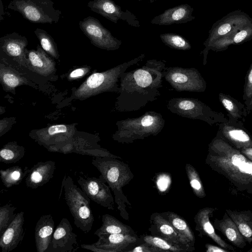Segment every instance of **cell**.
I'll list each match as a JSON object with an SVG mask.
<instances>
[{
	"label": "cell",
	"instance_id": "obj_39",
	"mask_svg": "<svg viewBox=\"0 0 252 252\" xmlns=\"http://www.w3.org/2000/svg\"><path fill=\"white\" fill-rule=\"evenodd\" d=\"M90 69L87 67L78 68L71 71L68 75L69 80H74L85 75Z\"/></svg>",
	"mask_w": 252,
	"mask_h": 252
},
{
	"label": "cell",
	"instance_id": "obj_2",
	"mask_svg": "<svg viewBox=\"0 0 252 252\" xmlns=\"http://www.w3.org/2000/svg\"><path fill=\"white\" fill-rule=\"evenodd\" d=\"M92 163L100 172L113 192L120 215L128 220V214L126 207L131 206V204L123 193L122 188L134 177L128 165L117 158L108 157H94Z\"/></svg>",
	"mask_w": 252,
	"mask_h": 252
},
{
	"label": "cell",
	"instance_id": "obj_13",
	"mask_svg": "<svg viewBox=\"0 0 252 252\" xmlns=\"http://www.w3.org/2000/svg\"><path fill=\"white\" fill-rule=\"evenodd\" d=\"M137 235L114 233L101 235L98 240L92 244L81 245L82 248L94 252H124L129 245L137 242Z\"/></svg>",
	"mask_w": 252,
	"mask_h": 252
},
{
	"label": "cell",
	"instance_id": "obj_23",
	"mask_svg": "<svg viewBox=\"0 0 252 252\" xmlns=\"http://www.w3.org/2000/svg\"><path fill=\"white\" fill-rule=\"evenodd\" d=\"M26 52L27 63L34 72L47 76L55 71V62L40 46L36 50L26 49Z\"/></svg>",
	"mask_w": 252,
	"mask_h": 252
},
{
	"label": "cell",
	"instance_id": "obj_12",
	"mask_svg": "<svg viewBox=\"0 0 252 252\" xmlns=\"http://www.w3.org/2000/svg\"><path fill=\"white\" fill-rule=\"evenodd\" d=\"M87 6L93 11L115 24L122 20L131 26L137 28L140 27L139 22L135 15L128 10L123 11L122 8L112 0H93L90 1Z\"/></svg>",
	"mask_w": 252,
	"mask_h": 252
},
{
	"label": "cell",
	"instance_id": "obj_7",
	"mask_svg": "<svg viewBox=\"0 0 252 252\" xmlns=\"http://www.w3.org/2000/svg\"><path fill=\"white\" fill-rule=\"evenodd\" d=\"M54 4L52 0H11L7 8L32 23L52 24L58 23L62 14Z\"/></svg>",
	"mask_w": 252,
	"mask_h": 252
},
{
	"label": "cell",
	"instance_id": "obj_18",
	"mask_svg": "<svg viewBox=\"0 0 252 252\" xmlns=\"http://www.w3.org/2000/svg\"><path fill=\"white\" fill-rule=\"evenodd\" d=\"M28 43L25 36L15 32L0 38L1 51L22 65H24L27 62L26 47Z\"/></svg>",
	"mask_w": 252,
	"mask_h": 252
},
{
	"label": "cell",
	"instance_id": "obj_25",
	"mask_svg": "<svg viewBox=\"0 0 252 252\" xmlns=\"http://www.w3.org/2000/svg\"><path fill=\"white\" fill-rule=\"evenodd\" d=\"M102 225L94 232V234L99 237L101 235L123 233L137 235L136 233L129 225H127L109 214L102 216Z\"/></svg>",
	"mask_w": 252,
	"mask_h": 252
},
{
	"label": "cell",
	"instance_id": "obj_42",
	"mask_svg": "<svg viewBox=\"0 0 252 252\" xmlns=\"http://www.w3.org/2000/svg\"><path fill=\"white\" fill-rule=\"evenodd\" d=\"M207 252H225L222 249H221L218 247H215L213 246H207V249L206 250Z\"/></svg>",
	"mask_w": 252,
	"mask_h": 252
},
{
	"label": "cell",
	"instance_id": "obj_19",
	"mask_svg": "<svg viewBox=\"0 0 252 252\" xmlns=\"http://www.w3.org/2000/svg\"><path fill=\"white\" fill-rule=\"evenodd\" d=\"M24 212L17 213L13 220L0 235V247L2 252L14 250L24 238Z\"/></svg>",
	"mask_w": 252,
	"mask_h": 252
},
{
	"label": "cell",
	"instance_id": "obj_36",
	"mask_svg": "<svg viewBox=\"0 0 252 252\" xmlns=\"http://www.w3.org/2000/svg\"><path fill=\"white\" fill-rule=\"evenodd\" d=\"M252 96V63L248 70L245 77L243 99L244 101L249 99Z\"/></svg>",
	"mask_w": 252,
	"mask_h": 252
},
{
	"label": "cell",
	"instance_id": "obj_31",
	"mask_svg": "<svg viewBox=\"0 0 252 252\" xmlns=\"http://www.w3.org/2000/svg\"><path fill=\"white\" fill-rule=\"evenodd\" d=\"M25 152L24 147L17 142H9L0 150V161L6 164L17 162L24 157Z\"/></svg>",
	"mask_w": 252,
	"mask_h": 252
},
{
	"label": "cell",
	"instance_id": "obj_28",
	"mask_svg": "<svg viewBox=\"0 0 252 252\" xmlns=\"http://www.w3.org/2000/svg\"><path fill=\"white\" fill-rule=\"evenodd\" d=\"M140 239L142 242L160 249L163 252H187L194 250V247L179 245L156 235H143L141 236Z\"/></svg>",
	"mask_w": 252,
	"mask_h": 252
},
{
	"label": "cell",
	"instance_id": "obj_40",
	"mask_svg": "<svg viewBox=\"0 0 252 252\" xmlns=\"http://www.w3.org/2000/svg\"><path fill=\"white\" fill-rule=\"evenodd\" d=\"M238 228L241 233L244 236L251 237L252 236V230L247 224L240 223L238 225Z\"/></svg>",
	"mask_w": 252,
	"mask_h": 252
},
{
	"label": "cell",
	"instance_id": "obj_1",
	"mask_svg": "<svg viewBox=\"0 0 252 252\" xmlns=\"http://www.w3.org/2000/svg\"><path fill=\"white\" fill-rule=\"evenodd\" d=\"M166 62L162 60H149L139 68L123 73L115 104L117 110L135 111L156 100L160 95L159 89L162 87Z\"/></svg>",
	"mask_w": 252,
	"mask_h": 252
},
{
	"label": "cell",
	"instance_id": "obj_17",
	"mask_svg": "<svg viewBox=\"0 0 252 252\" xmlns=\"http://www.w3.org/2000/svg\"><path fill=\"white\" fill-rule=\"evenodd\" d=\"M151 227L149 230L152 235L161 237L173 243L189 247L188 241L181 235L172 224L160 213H154L150 217Z\"/></svg>",
	"mask_w": 252,
	"mask_h": 252
},
{
	"label": "cell",
	"instance_id": "obj_20",
	"mask_svg": "<svg viewBox=\"0 0 252 252\" xmlns=\"http://www.w3.org/2000/svg\"><path fill=\"white\" fill-rule=\"evenodd\" d=\"M252 39V22L242 29L236 31L230 34L215 41L206 50H203V64L207 63L209 51L220 52L226 50L230 45L244 43Z\"/></svg>",
	"mask_w": 252,
	"mask_h": 252
},
{
	"label": "cell",
	"instance_id": "obj_37",
	"mask_svg": "<svg viewBox=\"0 0 252 252\" xmlns=\"http://www.w3.org/2000/svg\"><path fill=\"white\" fill-rule=\"evenodd\" d=\"M128 252H162L160 249L154 247L146 243L143 242L132 249L126 250Z\"/></svg>",
	"mask_w": 252,
	"mask_h": 252
},
{
	"label": "cell",
	"instance_id": "obj_8",
	"mask_svg": "<svg viewBox=\"0 0 252 252\" xmlns=\"http://www.w3.org/2000/svg\"><path fill=\"white\" fill-rule=\"evenodd\" d=\"M163 75L166 82L177 92L202 93L206 89V81L193 67H165Z\"/></svg>",
	"mask_w": 252,
	"mask_h": 252
},
{
	"label": "cell",
	"instance_id": "obj_44",
	"mask_svg": "<svg viewBox=\"0 0 252 252\" xmlns=\"http://www.w3.org/2000/svg\"><path fill=\"white\" fill-rule=\"evenodd\" d=\"M158 0H150V2L151 3H153V2L157 1Z\"/></svg>",
	"mask_w": 252,
	"mask_h": 252
},
{
	"label": "cell",
	"instance_id": "obj_16",
	"mask_svg": "<svg viewBox=\"0 0 252 252\" xmlns=\"http://www.w3.org/2000/svg\"><path fill=\"white\" fill-rule=\"evenodd\" d=\"M228 117L226 122L218 125L220 134L239 148L252 147V137L243 122Z\"/></svg>",
	"mask_w": 252,
	"mask_h": 252
},
{
	"label": "cell",
	"instance_id": "obj_26",
	"mask_svg": "<svg viewBox=\"0 0 252 252\" xmlns=\"http://www.w3.org/2000/svg\"><path fill=\"white\" fill-rule=\"evenodd\" d=\"M220 102L227 111V116L236 120L245 122L250 113L245 104L231 95L220 93L219 94Z\"/></svg>",
	"mask_w": 252,
	"mask_h": 252
},
{
	"label": "cell",
	"instance_id": "obj_32",
	"mask_svg": "<svg viewBox=\"0 0 252 252\" xmlns=\"http://www.w3.org/2000/svg\"><path fill=\"white\" fill-rule=\"evenodd\" d=\"M162 42L170 48L179 50H189L191 46L189 41L181 35L173 33L160 34Z\"/></svg>",
	"mask_w": 252,
	"mask_h": 252
},
{
	"label": "cell",
	"instance_id": "obj_5",
	"mask_svg": "<svg viewBox=\"0 0 252 252\" xmlns=\"http://www.w3.org/2000/svg\"><path fill=\"white\" fill-rule=\"evenodd\" d=\"M64 199L73 217L76 227L85 233L92 229L94 218L90 207L91 199L65 175L62 182Z\"/></svg>",
	"mask_w": 252,
	"mask_h": 252
},
{
	"label": "cell",
	"instance_id": "obj_22",
	"mask_svg": "<svg viewBox=\"0 0 252 252\" xmlns=\"http://www.w3.org/2000/svg\"><path fill=\"white\" fill-rule=\"evenodd\" d=\"M56 168V162L53 160L38 162L29 169L25 178L26 186L36 189L44 185L53 177Z\"/></svg>",
	"mask_w": 252,
	"mask_h": 252
},
{
	"label": "cell",
	"instance_id": "obj_11",
	"mask_svg": "<svg viewBox=\"0 0 252 252\" xmlns=\"http://www.w3.org/2000/svg\"><path fill=\"white\" fill-rule=\"evenodd\" d=\"M77 182L91 200L108 209H114L111 189L101 175L97 178L79 176Z\"/></svg>",
	"mask_w": 252,
	"mask_h": 252
},
{
	"label": "cell",
	"instance_id": "obj_29",
	"mask_svg": "<svg viewBox=\"0 0 252 252\" xmlns=\"http://www.w3.org/2000/svg\"><path fill=\"white\" fill-rule=\"evenodd\" d=\"M0 80L3 90L6 92H14L19 86L27 84V80L16 71L2 65L0 70Z\"/></svg>",
	"mask_w": 252,
	"mask_h": 252
},
{
	"label": "cell",
	"instance_id": "obj_14",
	"mask_svg": "<svg viewBox=\"0 0 252 252\" xmlns=\"http://www.w3.org/2000/svg\"><path fill=\"white\" fill-rule=\"evenodd\" d=\"M74 134V128L71 126L58 124L36 130L32 135V138L39 144L47 149L70 142Z\"/></svg>",
	"mask_w": 252,
	"mask_h": 252
},
{
	"label": "cell",
	"instance_id": "obj_38",
	"mask_svg": "<svg viewBox=\"0 0 252 252\" xmlns=\"http://www.w3.org/2000/svg\"><path fill=\"white\" fill-rule=\"evenodd\" d=\"M171 183L170 178L167 174H162L159 175L157 180V185L158 189L163 192L167 189Z\"/></svg>",
	"mask_w": 252,
	"mask_h": 252
},
{
	"label": "cell",
	"instance_id": "obj_24",
	"mask_svg": "<svg viewBox=\"0 0 252 252\" xmlns=\"http://www.w3.org/2000/svg\"><path fill=\"white\" fill-rule=\"evenodd\" d=\"M55 222L51 214L41 216L34 231V238L37 252H46L54 232Z\"/></svg>",
	"mask_w": 252,
	"mask_h": 252
},
{
	"label": "cell",
	"instance_id": "obj_9",
	"mask_svg": "<svg viewBox=\"0 0 252 252\" xmlns=\"http://www.w3.org/2000/svg\"><path fill=\"white\" fill-rule=\"evenodd\" d=\"M79 26L92 44L99 48L114 51L122 44V41L115 37L96 18L89 16L80 21Z\"/></svg>",
	"mask_w": 252,
	"mask_h": 252
},
{
	"label": "cell",
	"instance_id": "obj_45",
	"mask_svg": "<svg viewBox=\"0 0 252 252\" xmlns=\"http://www.w3.org/2000/svg\"><path fill=\"white\" fill-rule=\"evenodd\" d=\"M142 0H138V1H142Z\"/></svg>",
	"mask_w": 252,
	"mask_h": 252
},
{
	"label": "cell",
	"instance_id": "obj_15",
	"mask_svg": "<svg viewBox=\"0 0 252 252\" xmlns=\"http://www.w3.org/2000/svg\"><path fill=\"white\" fill-rule=\"evenodd\" d=\"M77 235L69 220L63 218L54 230L46 252H72L79 248Z\"/></svg>",
	"mask_w": 252,
	"mask_h": 252
},
{
	"label": "cell",
	"instance_id": "obj_30",
	"mask_svg": "<svg viewBox=\"0 0 252 252\" xmlns=\"http://www.w3.org/2000/svg\"><path fill=\"white\" fill-rule=\"evenodd\" d=\"M29 169L27 167L23 168L19 165L1 169L0 176L3 185L9 188L19 185L27 176Z\"/></svg>",
	"mask_w": 252,
	"mask_h": 252
},
{
	"label": "cell",
	"instance_id": "obj_43",
	"mask_svg": "<svg viewBox=\"0 0 252 252\" xmlns=\"http://www.w3.org/2000/svg\"><path fill=\"white\" fill-rule=\"evenodd\" d=\"M247 109L250 112H252V96L248 100L244 101Z\"/></svg>",
	"mask_w": 252,
	"mask_h": 252
},
{
	"label": "cell",
	"instance_id": "obj_41",
	"mask_svg": "<svg viewBox=\"0 0 252 252\" xmlns=\"http://www.w3.org/2000/svg\"><path fill=\"white\" fill-rule=\"evenodd\" d=\"M225 234L227 238L231 241H234L237 238L236 232L232 228H227L225 230Z\"/></svg>",
	"mask_w": 252,
	"mask_h": 252
},
{
	"label": "cell",
	"instance_id": "obj_10",
	"mask_svg": "<svg viewBox=\"0 0 252 252\" xmlns=\"http://www.w3.org/2000/svg\"><path fill=\"white\" fill-rule=\"evenodd\" d=\"M252 22V18L244 11L235 10L229 12L213 25L208 38L203 43L204 50L215 41L242 29Z\"/></svg>",
	"mask_w": 252,
	"mask_h": 252
},
{
	"label": "cell",
	"instance_id": "obj_4",
	"mask_svg": "<svg viewBox=\"0 0 252 252\" xmlns=\"http://www.w3.org/2000/svg\"><path fill=\"white\" fill-rule=\"evenodd\" d=\"M145 57V54H142L106 71L92 74L75 91L74 97L82 100L105 92L119 94L120 87L118 82L122 74L131 65L142 61Z\"/></svg>",
	"mask_w": 252,
	"mask_h": 252
},
{
	"label": "cell",
	"instance_id": "obj_33",
	"mask_svg": "<svg viewBox=\"0 0 252 252\" xmlns=\"http://www.w3.org/2000/svg\"><path fill=\"white\" fill-rule=\"evenodd\" d=\"M34 32L39 39L42 48L50 56L58 59L60 55L52 37L47 32L39 28H37Z\"/></svg>",
	"mask_w": 252,
	"mask_h": 252
},
{
	"label": "cell",
	"instance_id": "obj_27",
	"mask_svg": "<svg viewBox=\"0 0 252 252\" xmlns=\"http://www.w3.org/2000/svg\"><path fill=\"white\" fill-rule=\"evenodd\" d=\"M160 213L181 235L188 241L191 246L194 247L195 238L193 233L184 219L173 212L167 211Z\"/></svg>",
	"mask_w": 252,
	"mask_h": 252
},
{
	"label": "cell",
	"instance_id": "obj_35",
	"mask_svg": "<svg viewBox=\"0 0 252 252\" xmlns=\"http://www.w3.org/2000/svg\"><path fill=\"white\" fill-rule=\"evenodd\" d=\"M16 210V208L10 203H7L0 207V235L15 219L17 214H14Z\"/></svg>",
	"mask_w": 252,
	"mask_h": 252
},
{
	"label": "cell",
	"instance_id": "obj_3",
	"mask_svg": "<svg viewBox=\"0 0 252 252\" xmlns=\"http://www.w3.org/2000/svg\"><path fill=\"white\" fill-rule=\"evenodd\" d=\"M164 125L165 120L160 113L147 111L139 117L118 121L117 130L112 138L119 143H131L150 136H157Z\"/></svg>",
	"mask_w": 252,
	"mask_h": 252
},
{
	"label": "cell",
	"instance_id": "obj_6",
	"mask_svg": "<svg viewBox=\"0 0 252 252\" xmlns=\"http://www.w3.org/2000/svg\"><path fill=\"white\" fill-rule=\"evenodd\" d=\"M166 106L174 114L192 120H201L211 126L218 125L228 121L223 113L213 110L197 98L174 97L167 101Z\"/></svg>",
	"mask_w": 252,
	"mask_h": 252
},
{
	"label": "cell",
	"instance_id": "obj_21",
	"mask_svg": "<svg viewBox=\"0 0 252 252\" xmlns=\"http://www.w3.org/2000/svg\"><path fill=\"white\" fill-rule=\"evenodd\" d=\"M193 11V8L189 4H181L165 10L152 19L150 22L160 26L186 23L195 18L192 15Z\"/></svg>",
	"mask_w": 252,
	"mask_h": 252
},
{
	"label": "cell",
	"instance_id": "obj_34",
	"mask_svg": "<svg viewBox=\"0 0 252 252\" xmlns=\"http://www.w3.org/2000/svg\"><path fill=\"white\" fill-rule=\"evenodd\" d=\"M187 175L194 194L199 197L205 195L203 188L196 169L192 165L187 163L185 167Z\"/></svg>",
	"mask_w": 252,
	"mask_h": 252
}]
</instances>
